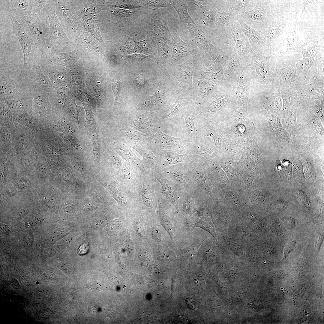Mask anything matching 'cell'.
<instances>
[{"instance_id":"26","label":"cell","mask_w":324,"mask_h":324,"mask_svg":"<svg viewBox=\"0 0 324 324\" xmlns=\"http://www.w3.org/2000/svg\"><path fill=\"white\" fill-rule=\"evenodd\" d=\"M235 226L241 237L248 246L255 245L259 238L254 232L240 223Z\"/></svg>"},{"instance_id":"31","label":"cell","mask_w":324,"mask_h":324,"mask_svg":"<svg viewBox=\"0 0 324 324\" xmlns=\"http://www.w3.org/2000/svg\"><path fill=\"white\" fill-rule=\"evenodd\" d=\"M118 45L120 49L124 52L130 53L135 52L134 38L124 37Z\"/></svg>"},{"instance_id":"24","label":"cell","mask_w":324,"mask_h":324,"mask_svg":"<svg viewBox=\"0 0 324 324\" xmlns=\"http://www.w3.org/2000/svg\"><path fill=\"white\" fill-rule=\"evenodd\" d=\"M188 0H171L170 6L176 10L181 22L185 26L195 23L189 15L187 8Z\"/></svg>"},{"instance_id":"17","label":"cell","mask_w":324,"mask_h":324,"mask_svg":"<svg viewBox=\"0 0 324 324\" xmlns=\"http://www.w3.org/2000/svg\"><path fill=\"white\" fill-rule=\"evenodd\" d=\"M3 100L13 114L30 110L32 108V97L28 93L20 92Z\"/></svg>"},{"instance_id":"28","label":"cell","mask_w":324,"mask_h":324,"mask_svg":"<svg viewBox=\"0 0 324 324\" xmlns=\"http://www.w3.org/2000/svg\"><path fill=\"white\" fill-rule=\"evenodd\" d=\"M157 134L159 135V141L160 145L166 148L175 149L178 148L180 145V139L176 138L165 134L159 130Z\"/></svg>"},{"instance_id":"29","label":"cell","mask_w":324,"mask_h":324,"mask_svg":"<svg viewBox=\"0 0 324 324\" xmlns=\"http://www.w3.org/2000/svg\"><path fill=\"white\" fill-rule=\"evenodd\" d=\"M229 1L233 10L238 12V14L251 9L254 7L256 3V1L254 0H234Z\"/></svg>"},{"instance_id":"14","label":"cell","mask_w":324,"mask_h":324,"mask_svg":"<svg viewBox=\"0 0 324 324\" xmlns=\"http://www.w3.org/2000/svg\"><path fill=\"white\" fill-rule=\"evenodd\" d=\"M35 143L34 148L39 154L48 156L57 149L55 144L52 130L48 127H44L34 133Z\"/></svg>"},{"instance_id":"1","label":"cell","mask_w":324,"mask_h":324,"mask_svg":"<svg viewBox=\"0 0 324 324\" xmlns=\"http://www.w3.org/2000/svg\"><path fill=\"white\" fill-rule=\"evenodd\" d=\"M17 81L21 92L30 93L40 90L50 95V82L42 71L38 59L23 64Z\"/></svg>"},{"instance_id":"16","label":"cell","mask_w":324,"mask_h":324,"mask_svg":"<svg viewBox=\"0 0 324 324\" xmlns=\"http://www.w3.org/2000/svg\"><path fill=\"white\" fill-rule=\"evenodd\" d=\"M239 54L247 56L252 52V50L247 37L241 30L240 25L236 20L227 28Z\"/></svg>"},{"instance_id":"35","label":"cell","mask_w":324,"mask_h":324,"mask_svg":"<svg viewBox=\"0 0 324 324\" xmlns=\"http://www.w3.org/2000/svg\"><path fill=\"white\" fill-rule=\"evenodd\" d=\"M164 172L169 177L172 178L176 181L181 183L187 182L189 180L187 176L177 172L169 170H167Z\"/></svg>"},{"instance_id":"21","label":"cell","mask_w":324,"mask_h":324,"mask_svg":"<svg viewBox=\"0 0 324 324\" xmlns=\"http://www.w3.org/2000/svg\"><path fill=\"white\" fill-rule=\"evenodd\" d=\"M236 20L240 25V28L249 41L252 50L254 51L259 50L265 44L260 35V32L256 30L246 24L238 14Z\"/></svg>"},{"instance_id":"18","label":"cell","mask_w":324,"mask_h":324,"mask_svg":"<svg viewBox=\"0 0 324 324\" xmlns=\"http://www.w3.org/2000/svg\"><path fill=\"white\" fill-rule=\"evenodd\" d=\"M137 166L124 160L122 166L117 175L118 181L123 185L131 190L140 175Z\"/></svg>"},{"instance_id":"25","label":"cell","mask_w":324,"mask_h":324,"mask_svg":"<svg viewBox=\"0 0 324 324\" xmlns=\"http://www.w3.org/2000/svg\"><path fill=\"white\" fill-rule=\"evenodd\" d=\"M0 126L8 128L13 133L15 128L13 114L3 99H0Z\"/></svg>"},{"instance_id":"45","label":"cell","mask_w":324,"mask_h":324,"mask_svg":"<svg viewBox=\"0 0 324 324\" xmlns=\"http://www.w3.org/2000/svg\"><path fill=\"white\" fill-rule=\"evenodd\" d=\"M197 148L198 152L202 155H206L209 153V150L203 146H199Z\"/></svg>"},{"instance_id":"7","label":"cell","mask_w":324,"mask_h":324,"mask_svg":"<svg viewBox=\"0 0 324 324\" xmlns=\"http://www.w3.org/2000/svg\"><path fill=\"white\" fill-rule=\"evenodd\" d=\"M30 94L32 97V113L46 127L52 118L50 95L40 90L34 91Z\"/></svg>"},{"instance_id":"12","label":"cell","mask_w":324,"mask_h":324,"mask_svg":"<svg viewBox=\"0 0 324 324\" xmlns=\"http://www.w3.org/2000/svg\"><path fill=\"white\" fill-rule=\"evenodd\" d=\"M105 184L107 188L118 204L126 212L130 206L136 205L131 190L125 187L119 182L107 181Z\"/></svg>"},{"instance_id":"22","label":"cell","mask_w":324,"mask_h":324,"mask_svg":"<svg viewBox=\"0 0 324 324\" xmlns=\"http://www.w3.org/2000/svg\"><path fill=\"white\" fill-rule=\"evenodd\" d=\"M13 119L15 124L27 127L31 129L34 133L45 127L43 124L33 116L31 110L13 114Z\"/></svg>"},{"instance_id":"9","label":"cell","mask_w":324,"mask_h":324,"mask_svg":"<svg viewBox=\"0 0 324 324\" xmlns=\"http://www.w3.org/2000/svg\"><path fill=\"white\" fill-rule=\"evenodd\" d=\"M264 5L262 2L256 1L254 8L239 14L246 24L260 32L267 27L269 23V18Z\"/></svg>"},{"instance_id":"23","label":"cell","mask_w":324,"mask_h":324,"mask_svg":"<svg viewBox=\"0 0 324 324\" xmlns=\"http://www.w3.org/2000/svg\"><path fill=\"white\" fill-rule=\"evenodd\" d=\"M17 81L12 76L7 75L0 79V99H4L20 92Z\"/></svg>"},{"instance_id":"34","label":"cell","mask_w":324,"mask_h":324,"mask_svg":"<svg viewBox=\"0 0 324 324\" xmlns=\"http://www.w3.org/2000/svg\"><path fill=\"white\" fill-rule=\"evenodd\" d=\"M137 2L133 1H122L116 7L128 10H132L142 7V6Z\"/></svg>"},{"instance_id":"15","label":"cell","mask_w":324,"mask_h":324,"mask_svg":"<svg viewBox=\"0 0 324 324\" xmlns=\"http://www.w3.org/2000/svg\"><path fill=\"white\" fill-rule=\"evenodd\" d=\"M150 16L152 37L162 39L172 46V34L161 14L158 12H155Z\"/></svg>"},{"instance_id":"38","label":"cell","mask_w":324,"mask_h":324,"mask_svg":"<svg viewBox=\"0 0 324 324\" xmlns=\"http://www.w3.org/2000/svg\"><path fill=\"white\" fill-rule=\"evenodd\" d=\"M296 244L295 239H291L286 244L284 250V255L285 257L287 256L293 249Z\"/></svg>"},{"instance_id":"27","label":"cell","mask_w":324,"mask_h":324,"mask_svg":"<svg viewBox=\"0 0 324 324\" xmlns=\"http://www.w3.org/2000/svg\"><path fill=\"white\" fill-rule=\"evenodd\" d=\"M185 158L175 152L167 151L162 153L160 159V163L162 167L185 161Z\"/></svg>"},{"instance_id":"13","label":"cell","mask_w":324,"mask_h":324,"mask_svg":"<svg viewBox=\"0 0 324 324\" xmlns=\"http://www.w3.org/2000/svg\"><path fill=\"white\" fill-rule=\"evenodd\" d=\"M185 26L190 34L192 44L198 47L201 54H206L216 50L208 35L196 23Z\"/></svg>"},{"instance_id":"5","label":"cell","mask_w":324,"mask_h":324,"mask_svg":"<svg viewBox=\"0 0 324 324\" xmlns=\"http://www.w3.org/2000/svg\"><path fill=\"white\" fill-rule=\"evenodd\" d=\"M220 248L223 252H232L240 256H245L248 245L243 240L235 225L220 229L218 234Z\"/></svg>"},{"instance_id":"11","label":"cell","mask_w":324,"mask_h":324,"mask_svg":"<svg viewBox=\"0 0 324 324\" xmlns=\"http://www.w3.org/2000/svg\"><path fill=\"white\" fill-rule=\"evenodd\" d=\"M215 3L217 8L215 29L227 28L236 21L238 13L233 10L229 0H215Z\"/></svg>"},{"instance_id":"8","label":"cell","mask_w":324,"mask_h":324,"mask_svg":"<svg viewBox=\"0 0 324 324\" xmlns=\"http://www.w3.org/2000/svg\"><path fill=\"white\" fill-rule=\"evenodd\" d=\"M13 133L12 145L13 154L20 155L34 148L35 135L29 128L15 124Z\"/></svg>"},{"instance_id":"32","label":"cell","mask_w":324,"mask_h":324,"mask_svg":"<svg viewBox=\"0 0 324 324\" xmlns=\"http://www.w3.org/2000/svg\"><path fill=\"white\" fill-rule=\"evenodd\" d=\"M134 38L135 51L140 53L147 54L148 51V45L146 41L138 36Z\"/></svg>"},{"instance_id":"43","label":"cell","mask_w":324,"mask_h":324,"mask_svg":"<svg viewBox=\"0 0 324 324\" xmlns=\"http://www.w3.org/2000/svg\"><path fill=\"white\" fill-rule=\"evenodd\" d=\"M51 315L50 311L44 310L39 311L37 317L40 319H47Z\"/></svg>"},{"instance_id":"10","label":"cell","mask_w":324,"mask_h":324,"mask_svg":"<svg viewBox=\"0 0 324 324\" xmlns=\"http://www.w3.org/2000/svg\"><path fill=\"white\" fill-rule=\"evenodd\" d=\"M44 9L49 21L50 34L47 45L48 48L51 49L54 45H61L65 43L66 38L56 14L53 1L48 0Z\"/></svg>"},{"instance_id":"42","label":"cell","mask_w":324,"mask_h":324,"mask_svg":"<svg viewBox=\"0 0 324 324\" xmlns=\"http://www.w3.org/2000/svg\"><path fill=\"white\" fill-rule=\"evenodd\" d=\"M185 302L188 307L193 310H195L196 308V304L194 300L192 298H188L186 299Z\"/></svg>"},{"instance_id":"2","label":"cell","mask_w":324,"mask_h":324,"mask_svg":"<svg viewBox=\"0 0 324 324\" xmlns=\"http://www.w3.org/2000/svg\"><path fill=\"white\" fill-rule=\"evenodd\" d=\"M154 178L147 172H140L139 179L131 189L136 205H142L151 210L157 206Z\"/></svg>"},{"instance_id":"4","label":"cell","mask_w":324,"mask_h":324,"mask_svg":"<svg viewBox=\"0 0 324 324\" xmlns=\"http://www.w3.org/2000/svg\"><path fill=\"white\" fill-rule=\"evenodd\" d=\"M12 25L13 33L18 38L24 57V63L39 59V55L31 36L27 34L23 25L17 20L14 13L7 9Z\"/></svg>"},{"instance_id":"3","label":"cell","mask_w":324,"mask_h":324,"mask_svg":"<svg viewBox=\"0 0 324 324\" xmlns=\"http://www.w3.org/2000/svg\"><path fill=\"white\" fill-rule=\"evenodd\" d=\"M38 15L32 12L24 15L22 18L30 29L40 61L49 49L46 42L45 36L49 31V27L41 21Z\"/></svg>"},{"instance_id":"19","label":"cell","mask_w":324,"mask_h":324,"mask_svg":"<svg viewBox=\"0 0 324 324\" xmlns=\"http://www.w3.org/2000/svg\"><path fill=\"white\" fill-rule=\"evenodd\" d=\"M172 38L173 48L169 61L171 65L184 57L191 55L196 50L193 49V45L185 42L175 34H172Z\"/></svg>"},{"instance_id":"30","label":"cell","mask_w":324,"mask_h":324,"mask_svg":"<svg viewBox=\"0 0 324 324\" xmlns=\"http://www.w3.org/2000/svg\"><path fill=\"white\" fill-rule=\"evenodd\" d=\"M0 148L12 150V145L13 134L7 128L0 126Z\"/></svg>"},{"instance_id":"20","label":"cell","mask_w":324,"mask_h":324,"mask_svg":"<svg viewBox=\"0 0 324 324\" xmlns=\"http://www.w3.org/2000/svg\"><path fill=\"white\" fill-rule=\"evenodd\" d=\"M7 9L12 11L15 14L22 17L26 14L36 12V4L34 0H2Z\"/></svg>"},{"instance_id":"33","label":"cell","mask_w":324,"mask_h":324,"mask_svg":"<svg viewBox=\"0 0 324 324\" xmlns=\"http://www.w3.org/2000/svg\"><path fill=\"white\" fill-rule=\"evenodd\" d=\"M171 0H148L144 1L145 5L155 8L168 7Z\"/></svg>"},{"instance_id":"36","label":"cell","mask_w":324,"mask_h":324,"mask_svg":"<svg viewBox=\"0 0 324 324\" xmlns=\"http://www.w3.org/2000/svg\"><path fill=\"white\" fill-rule=\"evenodd\" d=\"M186 127L190 134L195 136L198 133V129L195 126L193 119L190 117L186 118L185 120Z\"/></svg>"},{"instance_id":"37","label":"cell","mask_w":324,"mask_h":324,"mask_svg":"<svg viewBox=\"0 0 324 324\" xmlns=\"http://www.w3.org/2000/svg\"><path fill=\"white\" fill-rule=\"evenodd\" d=\"M149 56L143 54L134 53L124 56V58L128 60L132 61H138L148 59Z\"/></svg>"},{"instance_id":"41","label":"cell","mask_w":324,"mask_h":324,"mask_svg":"<svg viewBox=\"0 0 324 324\" xmlns=\"http://www.w3.org/2000/svg\"><path fill=\"white\" fill-rule=\"evenodd\" d=\"M151 233L152 236L157 241L160 242L163 240V237L159 231L153 228L152 229Z\"/></svg>"},{"instance_id":"40","label":"cell","mask_w":324,"mask_h":324,"mask_svg":"<svg viewBox=\"0 0 324 324\" xmlns=\"http://www.w3.org/2000/svg\"><path fill=\"white\" fill-rule=\"evenodd\" d=\"M179 100L178 98L175 104L172 106L171 112L168 115V117L172 116L178 112L180 109Z\"/></svg>"},{"instance_id":"44","label":"cell","mask_w":324,"mask_h":324,"mask_svg":"<svg viewBox=\"0 0 324 324\" xmlns=\"http://www.w3.org/2000/svg\"><path fill=\"white\" fill-rule=\"evenodd\" d=\"M176 322L184 324L189 323V320L186 319V317L184 315H178L176 316Z\"/></svg>"},{"instance_id":"6","label":"cell","mask_w":324,"mask_h":324,"mask_svg":"<svg viewBox=\"0 0 324 324\" xmlns=\"http://www.w3.org/2000/svg\"><path fill=\"white\" fill-rule=\"evenodd\" d=\"M199 9L197 16L200 20V27L209 36L215 29V23L217 8L215 0H188Z\"/></svg>"},{"instance_id":"39","label":"cell","mask_w":324,"mask_h":324,"mask_svg":"<svg viewBox=\"0 0 324 324\" xmlns=\"http://www.w3.org/2000/svg\"><path fill=\"white\" fill-rule=\"evenodd\" d=\"M121 82L118 80H115L112 82V88L115 98H117L121 89Z\"/></svg>"}]
</instances>
